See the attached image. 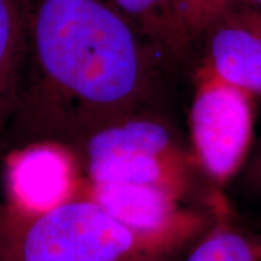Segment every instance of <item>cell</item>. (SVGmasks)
Here are the masks:
<instances>
[{"label": "cell", "instance_id": "cell-10", "mask_svg": "<svg viewBox=\"0 0 261 261\" xmlns=\"http://www.w3.org/2000/svg\"><path fill=\"white\" fill-rule=\"evenodd\" d=\"M186 261H261V238L233 226L221 212Z\"/></svg>", "mask_w": 261, "mask_h": 261}, {"label": "cell", "instance_id": "cell-1", "mask_svg": "<svg viewBox=\"0 0 261 261\" xmlns=\"http://www.w3.org/2000/svg\"><path fill=\"white\" fill-rule=\"evenodd\" d=\"M160 65L115 0H32L18 105L0 145H71L144 109Z\"/></svg>", "mask_w": 261, "mask_h": 261}, {"label": "cell", "instance_id": "cell-9", "mask_svg": "<svg viewBox=\"0 0 261 261\" xmlns=\"http://www.w3.org/2000/svg\"><path fill=\"white\" fill-rule=\"evenodd\" d=\"M32 0H0V142L16 111Z\"/></svg>", "mask_w": 261, "mask_h": 261}, {"label": "cell", "instance_id": "cell-13", "mask_svg": "<svg viewBox=\"0 0 261 261\" xmlns=\"http://www.w3.org/2000/svg\"><path fill=\"white\" fill-rule=\"evenodd\" d=\"M247 2H251V3H255V5H260L261 6V0H247Z\"/></svg>", "mask_w": 261, "mask_h": 261}, {"label": "cell", "instance_id": "cell-3", "mask_svg": "<svg viewBox=\"0 0 261 261\" xmlns=\"http://www.w3.org/2000/svg\"><path fill=\"white\" fill-rule=\"evenodd\" d=\"M68 147L84 181L157 186L181 199L197 167L173 126L145 109L108 122Z\"/></svg>", "mask_w": 261, "mask_h": 261}, {"label": "cell", "instance_id": "cell-11", "mask_svg": "<svg viewBox=\"0 0 261 261\" xmlns=\"http://www.w3.org/2000/svg\"><path fill=\"white\" fill-rule=\"evenodd\" d=\"M187 25L195 35L196 41L200 39L203 31L222 10L233 0H178Z\"/></svg>", "mask_w": 261, "mask_h": 261}, {"label": "cell", "instance_id": "cell-4", "mask_svg": "<svg viewBox=\"0 0 261 261\" xmlns=\"http://www.w3.org/2000/svg\"><path fill=\"white\" fill-rule=\"evenodd\" d=\"M190 144L197 167L224 186L247 164L254 129V94L200 63L189 112Z\"/></svg>", "mask_w": 261, "mask_h": 261}, {"label": "cell", "instance_id": "cell-8", "mask_svg": "<svg viewBox=\"0 0 261 261\" xmlns=\"http://www.w3.org/2000/svg\"><path fill=\"white\" fill-rule=\"evenodd\" d=\"M115 3L148 41L163 65L180 63L192 51L196 38L178 0H115Z\"/></svg>", "mask_w": 261, "mask_h": 261}, {"label": "cell", "instance_id": "cell-5", "mask_svg": "<svg viewBox=\"0 0 261 261\" xmlns=\"http://www.w3.org/2000/svg\"><path fill=\"white\" fill-rule=\"evenodd\" d=\"M82 173L68 145L54 141L32 142L12 149L6 160L8 206L37 215L79 196Z\"/></svg>", "mask_w": 261, "mask_h": 261}, {"label": "cell", "instance_id": "cell-6", "mask_svg": "<svg viewBox=\"0 0 261 261\" xmlns=\"http://www.w3.org/2000/svg\"><path fill=\"white\" fill-rule=\"evenodd\" d=\"M79 195L97 202L122 224L148 235L190 241L206 226L203 214L183 207L181 197L157 186L90 183L82 178Z\"/></svg>", "mask_w": 261, "mask_h": 261}, {"label": "cell", "instance_id": "cell-7", "mask_svg": "<svg viewBox=\"0 0 261 261\" xmlns=\"http://www.w3.org/2000/svg\"><path fill=\"white\" fill-rule=\"evenodd\" d=\"M202 63L233 86L261 94V6L233 0L207 25Z\"/></svg>", "mask_w": 261, "mask_h": 261}, {"label": "cell", "instance_id": "cell-2", "mask_svg": "<svg viewBox=\"0 0 261 261\" xmlns=\"http://www.w3.org/2000/svg\"><path fill=\"white\" fill-rule=\"evenodd\" d=\"M186 243L138 232L83 195L37 215L0 207V261H160Z\"/></svg>", "mask_w": 261, "mask_h": 261}, {"label": "cell", "instance_id": "cell-12", "mask_svg": "<svg viewBox=\"0 0 261 261\" xmlns=\"http://www.w3.org/2000/svg\"><path fill=\"white\" fill-rule=\"evenodd\" d=\"M244 183L251 192L261 196V145L245 164Z\"/></svg>", "mask_w": 261, "mask_h": 261}]
</instances>
